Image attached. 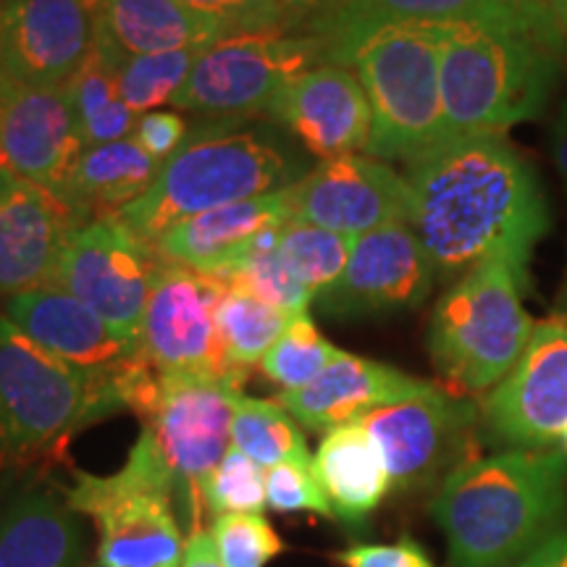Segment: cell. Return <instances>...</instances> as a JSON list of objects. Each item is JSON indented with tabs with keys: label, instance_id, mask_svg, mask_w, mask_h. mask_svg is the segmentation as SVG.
<instances>
[{
	"label": "cell",
	"instance_id": "6da1fadb",
	"mask_svg": "<svg viewBox=\"0 0 567 567\" xmlns=\"http://www.w3.org/2000/svg\"><path fill=\"white\" fill-rule=\"evenodd\" d=\"M410 226L436 276L505 258L528 279L530 252L549 231V203L534 166L499 134L452 140L408 163Z\"/></svg>",
	"mask_w": 567,
	"mask_h": 567
},
{
	"label": "cell",
	"instance_id": "7a4b0ae2",
	"mask_svg": "<svg viewBox=\"0 0 567 567\" xmlns=\"http://www.w3.org/2000/svg\"><path fill=\"white\" fill-rule=\"evenodd\" d=\"M431 513L450 567H517L563 528L567 457L547 450L467 457L444 476Z\"/></svg>",
	"mask_w": 567,
	"mask_h": 567
},
{
	"label": "cell",
	"instance_id": "3957f363",
	"mask_svg": "<svg viewBox=\"0 0 567 567\" xmlns=\"http://www.w3.org/2000/svg\"><path fill=\"white\" fill-rule=\"evenodd\" d=\"M302 176L300 163L274 134L239 122H205L161 166L153 187L118 218L155 243L174 224L221 205L287 189Z\"/></svg>",
	"mask_w": 567,
	"mask_h": 567
},
{
	"label": "cell",
	"instance_id": "277c9868",
	"mask_svg": "<svg viewBox=\"0 0 567 567\" xmlns=\"http://www.w3.org/2000/svg\"><path fill=\"white\" fill-rule=\"evenodd\" d=\"M563 53L536 34L444 24L439 84L446 142L505 134L547 109Z\"/></svg>",
	"mask_w": 567,
	"mask_h": 567
},
{
	"label": "cell",
	"instance_id": "5b68a950",
	"mask_svg": "<svg viewBox=\"0 0 567 567\" xmlns=\"http://www.w3.org/2000/svg\"><path fill=\"white\" fill-rule=\"evenodd\" d=\"M526 281L505 258H488L439 297L429 352L452 394H488L520 360L536 329L523 308Z\"/></svg>",
	"mask_w": 567,
	"mask_h": 567
},
{
	"label": "cell",
	"instance_id": "8992f818",
	"mask_svg": "<svg viewBox=\"0 0 567 567\" xmlns=\"http://www.w3.org/2000/svg\"><path fill=\"white\" fill-rule=\"evenodd\" d=\"M444 24H396L373 32L350 53L371 103L365 153L413 163L446 142L439 53Z\"/></svg>",
	"mask_w": 567,
	"mask_h": 567
},
{
	"label": "cell",
	"instance_id": "52a82bcc",
	"mask_svg": "<svg viewBox=\"0 0 567 567\" xmlns=\"http://www.w3.org/2000/svg\"><path fill=\"white\" fill-rule=\"evenodd\" d=\"M69 505L95 520L97 567H182L179 488L153 436L142 429L122 471L80 473Z\"/></svg>",
	"mask_w": 567,
	"mask_h": 567
},
{
	"label": "cell",
	"instance_id": "ba28073f",
	"mask_svg": "<svg viewBox=\"0 0 567 567\" xmlns=\"http://www.w3.org/2000/svg\"><path fill=\"white\" fill-rule=\"evenodd\" d=\"M116 410H126L116 386L63 363L0 313V455H32Z\"/></svg>",
	"mask_w": 567,
	"mask_h": 567
},
{
	"label": "cell",
	"instance_id": "9c48e42d",
	"mask_svg": "<svg viewBox=\"0 0 567 567\" xmlns=\"http://www.w3.org/2000/svg\"><path fill=\"white\" fill-rule=\"evenodd\" d=\"M321 63L326 45L316 34H229L197 55L172 105L208 122L264 116L281 84Z\"/></svg>",
	"mask_w": 567,
	"mask_h": 567
},
{
	"label": "cell",
	"instance_id": "30bf717a",
	"mask_svg": "<svg viewBox=\"0 0 567 567\" xmlns=\"http://www.w3.org/2000/svg\"><path fill=\"white\" fill-rule=\"evenodd\" d=\"M163 266L151 243L118 216H105L71 234L51 284L90 305L124 337L137 339L147 297Z\"/></svg>",
	"mask_w": 567,
	"mask_h": 567
},
{
	"label": "cell",
	"instance_id": "8fae6325",
	"mask_svg": "<svg viewBox=\"0 0 567 567\" xmlns=\"http://www.w3.org/2000/svg\"><path fill=\"white\" fill-rule=\"evenodd\" d=\"M243 384L203 375L158 373V392L145 415L153 436L179 488V515L203 505V484L231 450L234 402Z\"/></svg>",
	"mask_w": 567,
	"mask_h": 567
},
{
	"label": "cell",
	"instance_id": "7c38bea8",
	"mask_svg": "<svg viewBox=\"0 0 567 567\" xmlns=\"http://www.w3.org/2000/svg\"><path fill=\"white\" fill-rule=\"evenodd\" d=\"M226 284L189 268L166 264L147 297L140 323V354L166 375H203L243 384L247 373L226 360L216 326V308Z\"/></svg>",
	"mask_w": 567,
	"mask_h": 567
},
{
	"label": "cell",
	"instance_id": "4fadbf2b",
	"mask_svg": "<svg viewBox=\"0 0 567 567\" xmlns=\"http://www.w3.org/2000/svg\"><path fill=\"white\" fill-rule=\"evenodd\" d=\"M3 316L63 363L90 379L116 386L126 410H132L134 396L153 373V368L142 360L137 339L124 337L90 305L53 284L9 297Z\"/></svg>",
	"mask_w": 567,
	"mask_h": 567
},
{
	"label": "cell",
	"instance_id": "5bb4252c",
	"mask_svg": "<svg viewBox=\"0 0 567 567\" xmlns=\"http://www.w3.org/2000/svg\"><path fill=\"white\" fill-rule=\"evenodd\" d=\"M488 439L507 450H544L567 431V318L536 323L513 371L478 405Z\"/></svg>",
	"mask_w": 567,
	"mask_h": 567
},
{
	"label": "cell",
	"instance_id": "9a60e30c",
	"mask_svg": "<svg viewBox=\"0 0 567 567\" xmlns=\"http://www.w3.org/2000/svg\"><path fill=\"white\" fill-rule=\"evenodd\" d=\"M478 421L476 402L434 384L429 392L375 410L360 423L384 457L392 488L413 492L463 463L457 457Z\"/></svg>",
	"mask_w": 567,
	"mask_h": 567
},
{
	"label": "cell",
	"instance_id": "2e32d148",
	"mask_svg": "<svg viewBox=\"0 0 567 567\" xmlns=\"http://www.w3.org/2000/svg\"><path fill=\"white\" fill-rule=\"evenodd\" d=\"M292 221L363 237L386 224L410 221V187L386 161L342 155L321 161L284 189Z\"/></svg>",
	"mask_w": 567,
	"mask_h": 567
},
{
	"label": "cell",
	"instance_id": "e0dca14e",
	"mask_svg": "<svg viewBox=\"0 0 567 567\" xmlns=\"http://www.w3.org/2000/svg\"><path fill=\"white\" fill-rule=\"evenodd\" d=\"M82 153L66 87H34L0 76V168L63 203Z\"/></svg>",
	"mask_w": 567,
	"mask_h": 567
},
{
	"label": "cell",
	"instance_id": "ac0fdd59",
	"mask_svg": "<svg viewBox=\"0 0 567 567\" xmlns=\"http://www.w3.org/2000/svg\"><path fill=\"white\" fill-rule=\"evenodd\" d=\"M434 264L405 221L354 237L339 279L318 295L326 313L358 318L417 308L434 287Z\"/></svg>",
	"mask_w": 567,
	"mask_h": 567
},
{
	"label": "cell",
	"instance_id": "d6986e66",
	"mask_svg": "<svg viewBox=\"0 0 567 567\" xmlns=\"http://www.w3.org/2000/svg\"><path fill=\"white\" fill-rule=\"evenodd\" d=\"M396 24H488L536 34L559 51L547 13L523 0H342L305 34L323 40L326 63L344 66L360 42Z\"/></svg>",
	"mask_w": 567,
	"mask_h": 567
},
{
	"label": "cell",
	"instance_id": "ffe728a7",
	"mask_svg": "<svg viewBox=\"0 0 567 567\" xmlns=\"http://www.w3.org/2000/svg\"><path fill=\"white\" fill-rule=\"evenodd\" d=\"M95 27L87 0H0V76L66 87L87 61Z\"/></svg>",
	"mask_w": 567,
	"mask_h": 567
},
{
	"label": "cell",
	"instance_id": "44dd1931",
	"mask_svg": "<svg viewBox=\"0 0 567 567\" xmlns=\"http://www.w3.org/2000/svg\"><path fill=\"white\" fill-rule=\"evenodd\" d=\"M264 116L321 161L363 153L371 140L373 118L363 84L339 63H321L281 84Z\"/></svg>",
	"mask_w": 567,
	"mask_h": 567
},
{
	"label": "cell",
	"instance_id": "7402d4cb",
	"mask_svg": "<svg viewBox=\"0 0 567 567\" xmlns=\"http://www.w3.org/2000/svg\"><path fill=\"white\" fill-rule=\"evenodd\" d=\"M82 224L59 197L0 168V297L51 284L69 237Z\"/></svg>",
	"mask_w": 567,
	"mask_h": 567
},
{
	"label": "cell",
	"instance_id": "603a6c76",
	"mask_svg": "<svg viewBox=\"0 0 567 567\" xmlns=\"http://www.w3.org/2000/svg\"><path fill=\"white\" fill-rule=\"evenodd\" d=\"M431 386V381L415 379L394 365L342 352L308 386L279 392V402L305 429L326 434L339 425L360 423L375 410L429 392Z\"/></svg>",
	"mask_w": 567,
	"mask_h": 567
},
{
	"label": "cell",
	"instance_id": "cb8c5ba5",
	"mask_svg": "<svg viewBox=\"0 0 567 567\" xmlns=\"http://www.w3.org/2000/svg\"><path fill=\"white\" fill-rule=\"evenodd\" d=\"M292 221L287 197L281 193L252 197V200L221 205L193 218L174 224L155 239L153 247L163 264L189 268V271L224 276L243 258L247 245L264 229Z\"/></svg>",
	"mask_w": 567,
	"mask_h": 567
},
{
	"label": "cell",
	"instance_id": "d4e9b609",
	"mask_svg": "<svg viewBox=\"0 0 567 567\" xmlns=\"http://www.w3.org/2000/svg\"><path fill=\"white\" fill-rule=\"evenodd\" d=\"M95 45L111 59L130 55L205 51L229 30L179 0H87Z\"/></svg>",
	"mask_w": 567,
	"mask_h": 567
},
{
	"label": "cell",
	"instance_id": "484cf974",
	"mask_svg": "<svg viewBox=\"0 0 567 567\" xmlns=\"http://www.w3.org/2000/svg\"><path fill=\"white\" fill-rule=\"evenodd\" d=\"M313 471L334 517L344 526H360L392 488L384 457L363 423L326 431L313 457Z\"/></svg>",
	"mask_w": 567,
	"mask_h": 567
},
{
	"label": "cell",
	"instance_id": "4316f807",
	"mask_svg": "<svg viewBox=\"0 0 567 567\" xmlns=\"http://www.w3.org/2000/svg\"><path fill=\"white\" fill-rule=\"evenodd\" d=\"M84 528L69 499L27 494L0 513V567H82Z\"/></svg>",
	"mask_w": 567,
	"mask_h": 567
},
{
	"label": "cell",
	"instance_id": "83f0119b",
	"mask_svg": "<svg viewBox=\"0 0 567 567\" xmlns=\"http://www.w3.org/2000/svg\"><path fill=\"white\" fill-rule=\"evenodd\" d=\"M163 163L153 158L134 137L84 147L63 203L84 224L92 218L118 216L153 187Z\"/></svg>",
	"mask_w": 567,
	"mask_h": 567
},
{
	"label": "cell",
	"instance_id": "f1b7e54d",
	"mask_svg": "<svg viewBox=\"0 0 567 567\" xmlns=\"http://www.w3.org/2000/svg\"><path fill=\"white\" fill-rule=\"evenodd\" d=\"M116 63V59H111L101 45L92 42L84 66L66 84V95L84 147L132 137L134 126H137L140 116L124 103L122 90H118Z\"/></svg>",
	"mask_w": 567,
	"mask_h": 567
},
{
	"label": "cell",
	"instance_id": "f546056e",
	"mask_svg": "<svg viewBox=\"0 0 567 567\" xmlns=\"http://www.w3.org/2000/svg\"><path fill=\"white\" fill-rule=\"evenodd\" d=\"M231 446L266 471L281 463H313L300 425L279 400L239 394L234 402Z\"/></svg>",
	"mask_w": 567,
	"mask_h": 567
},
{
	"label": "cell",
	"instance_id": "4dcf8cb0",
	"mask_svg": "<svg viewBox=\"0 0 567 567\" xmlns=\"http://www.w3.org/2000/svg\"><path fill=\"white\" fill-rule=\"evenodd\" d=\"M292 318L297 316L276 310L243 289L226 287L216 308V326L229 365L243 373L250 371L252 365H260V360L287 331Z\"/></svg>",
	"mask_w": 567,
	"mask_h": 567
},
{
	"label": "cell",
	"instance_id": "1f68e13d",
	"mask_svg": "<svg viewBox=\"0 0 567 567\" xmlns=\"http://www.w3.org/2000/svg\"><path fill=\"white\" fill-rule=\"evenodd\" d=\"M287 224L260 231L247 245L243 258L224 276V284L226 287L243 289V292L258 297V300L289 316H305L310 305H313L316 295L295 279V274L289 271V266L284 264L279 255V239Z\"/></svg>",
	"mask_w": 567,
	"mask_h": 567
},
{
	"label": "cell",
	"instance_id": "d6a6232c",
	"mask_svg": "<svg viewBox=\"0 0 567 567\" xmlns=\"http://www.w3.org/2000/svg\"><path fill=\"white\" fill-rule=\"evenodd\" d=\"M352 237L321 229V226L289 221L284 226L279 239V255L295 279L310 292L323 295L326 289L342 276L347 260H350Z\"/></svg>",
	"mask_w": 567,
	"mask_h": 567
},
{
	"label": "cell",
	"instance_id": "836d02e7",
	"mask_svg": "<svg viewBox=\"0 0 567 567\" xmlns=\"http://www.w3.org/2000/svg\"><path fill=\"white\" fill-rule=\"evenodd\" d=\"M342 354L337 344H331L313 318L308 313L292 318L287 331L276 339V344L260 360V371L274 381L281 392H297L316 381L326 368Z\"/></svg>",
	"mask_w": 567,
	"mask_h": 567
},
{
	"label": "cell",
	"instance_id": "e575fe53",
	"mask_svg": "<svg viewBox=\"0 0 567 567\" xmlns=\"http://www.w3.org/2000/svg\"><path fill=\"white\" fill-rule=\"evenodd\" d=\"M200 53L203 51H174L122 59L116 63V80L124 103L137 116L172 103L176 92L187 82L189 71H193Z\"/></svg>",
	"mask_w": 567,
	"mask_h": 567
},
{
	"label": "cell",
	"instance_id": "d590c367",
	"mask_svg": "<svg viewBox=\"0 0 567 567\" xmlns=\"http://www.w3.org/2000/svg\"><path fill=\"white\" fill-rule=\"evenodd\" d=\"M203 502L213 517L234 513L264 515L268 505L266 467L231 446L203 484Z\"/></svg>",
	"mask_w": 567,
	"mask_h": 567
},
{
	"label": "cell",
	"instance_id": "8d00e7d4",
	"mask_svg": "<svg viewBox=\"0 0 567 567\" xmlns=\"http://www.w3.org/2000/svg\"><path fill=\"white\" fill-rule=\"evenodd\" d=\"M210 536L224 567H266L284 549L279 534L264 515H218Z\"/></svg>",
	"mask_w": 567,
	"mask_h": 567
},
{
	"label": "cell",
	"instance_id": "74e56055",
	"mask_svg": "<svg viewBox=\"0 0 567 567\" xmlns=\"http://www.w3.org/2000/svg\"><path fill=\"white\" fill-rule=\"evenodd\" d=\"M266 499L276 513H313L334 517L313 463H281L266 471Z\"/></svg>",
	"mask_w": 567,
	"mask_h": 567
},
{
	"label": "cell",
	"instance_id": "f35d334b",
	"mask_svg": "<svg viewBox=\"0 0 567 567\" xmlns=\"http://www.w3.org/2000/svg\"><path fill=\"white\" fill-rule=\"evenodd\" d=\"M179 3L216 19L231 34L289 32L287 21L274 9L271 0H179Z\"/></svg>",
	"mask_w": 567,
	"mask_h": 567
},
{
	"label": "cell",
	"instance_id": "ab89813d",
	"mask_svg": "<svg viewBox=\"0 0 567 567\" xmlns=\"http://www.w3.org/2000/svg\"><path fill=\"white\" fill-rule=\"evenodd\" d=\"M334 559L342 567H436L410 536L394 544H354L337 551Z\"/></svg>",
	"mask_w": 567,
	"mask_h": 567
},
{
	"label": "cell",
	"instance_id": "60d3db41",
	"mask_svg": "<svg viewBox=\"0 0 567 567\" xmlns=\"http://www.w3.org/2000/svg\"><path fill=\"white\" fill-rule=\"evenodd\" d=\"M189 126L179 113L174 111H151L142 113L134 126L132 137L145 147L158 163H166L172 155L179 151L182 142L187 140Z\"/></svg>",
	"mask_w": 567,
	"mask_h": 567
},
{
	"label": "cell",
	"instance_id": "b9f144b4",
	"mask_svg": "<svg viewBox=\"0 0 567 567\" xmlns=\"http://www.w3.org/2000/svg\"><path fill=\"white\" fill-rule=\"evenodd\" d=\"M271 3L287 21L289 32H308L318 19H323L342 0H271Z\"/></svg>",
	"mask_w": 567,
	"mask_h": 567
},
{
	"label": "cell",
	"instance_id": "7bdbcfd3",
	"mask_svg": "<svg viewBox=\"0 0 567 567\" xmlns=\"http://www.w3.org/2000/svg\"><path fill=\"white\" fill-rule=\"evenodd\" d=\"M182 567H224L221 559H218L210 530H203L200 526L189 530L187 542H184Z\"/></svg>",
	"mask_w": 567,
	"mask_h": 567
},
{
	"label": "cell",
	"instance_id": "ee69618b",
	"mask_svg": "<svg viewBox=\"0 0 567 567\" xmlns=\"http://www.w3.org/2000/svg\"><path fill=\"white\" fill-rule=\"evenodd\" d=\"M551 151H555L557 172H559V176H563L565 189H567V97H565V103L559 105L555 124H551ZM557 308H559V313H563V310L567 313V276H565L563 295H559Z\"/></svg>",
	"mask_w": 567,
	"mask_h": 567
},
{
	"label": "cell",
	"instance_id": "f6af8a7d",
	"mask_svg": "<svg viewBox=\"0 0 567 567\" xmlns=\"http://www.w3.org/2000/svg\"><path fill=\"white\" fill-rule=\"evenodd\" d=\"M517 567H567V528L563 526L547 542L538 544Z\"/></svg>",
	"mask_w": 567,
	"mask_h": 567
},
{
	"label": "cell",
	"instance_id": "bcb514c9",
	"mask_svg": "<svg viewBox=\"0 0 567 567\" xmlns=\"http://www.w3.org/2000/svg\"><path fill=\"white\" fill-rule=\"evenodd\" d=\"M547 19H549L551 34H555L559 53L565 55V51H567V0H551V3L547 6Z\"/></svg>",
	"mask_w": 567,
	"mask_h": 567
},
{
	"label": "cell",
	"instance_id": "7dc6e473",
	"mask_svg": "<svg viewBox=\"0 0 567 567\" xmlns=\"http://www.w3.org/2000/svg\"><path fill=\"white\" fill-rule=\"evenodd\" d=\"M523 3L530 6V9H536V11L547 13V6L551 3V0H523Z\"/></svg>",
	"mask_w": 567,
	"mask_h": 567
},
{
	"label": "cell",
	"instance_id": "c3c4849f",
	"mask_svg": "<svg viewBox=\"0 0 567 567\" xmlns=\"http://www.w3.org/2000/svg\"><path fill=\"white\" fill-rule=\"evenodd\" d=\"M559 442H563V455L567 457V431L563 434V439H559Z\"/></svg>",
	"mask_w": 567,
	"mask_h": 567
},
{
	"label": "cell",
	"instance_id": "681fc988",
	"mask_svg": "<svg viewBox=\"0 0 567 567\" xmlns=\"http://www.w3.org/2000/svg\"><path fill=\"white\" fill-rule=\"evenodd\" d=\"M559 316H565V318H567V313H559Z\"/></svg>",
	"mask_w": 567,
	"mask_h": 567
}]
</instances>
